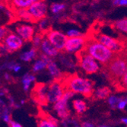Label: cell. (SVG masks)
Masks as SVG:
<instances>
[{"label": "cell", "mask_w": 127, "mask_h": 127, "mask_svg": "<svg viewBox=\"0 0 127 127\" xmlns=\"http://www.w3.org/2000/svg\"><path fill=\"white\" fill-rule=\"evenodd\" d=\"M103 72L114 86L127 72V51L126 49L117 53H114L111 60L103 65Z\"/></svg>", "instance_id": "6da1fadb"}, {"label": "cell", "mask_w": 127, "mask_h": 127, "mask_svg": "<svg viewBox=\"0 0 127 127\" xmlns=\"http://www.w3.org/2000/svg\"><path fill=\"white\" fill-rule=\"evenodd\" d=\"M62 79L65 91H72L74 93L82 94L87 98L92 97L94 95L95 82L89 79L79 77L76 73H63Z\"/></svg>", "instance_id": "7a4b0ae2"}, {"label": "cell", "mask_w": 127, "mask_h": 127, "mask_svg": "<svg viewBox=\"0 0 127 127\" xmlns=\"http://www.w3.org/2000/svg\"><path fill=\"white\" fill-rule=\"evenodd\" d=\"M85 37L86 42L82 48L103 65L107 63L113 56V52L89 34L87 33Z\"/></svg>", "instance_id": "3957f363"}, {"label": "cell", "mask_w": 127, "mask_h": 127, "mask_svg": "<svg viewBox=\"0 0 127 127\" xmlns=\"http://www.w3.org/2000/svg\"><path fill=\"white\" fill-rule=\"evenodd\" d=\"M87 33L92 36L95 39L98 40L102 44L106 46L107 48H109L114 53H120L123 51L127 47L126 42L112 38L110 36L106 35L104 33H102L99 31H97L96 29L88 31Z\"/></svg>", "instance_id": "277c9868"}, {"label": "cell", "mask_w": 127, "mask_h": 127, "mask_svg": "<svg viewBox=\"0 0 127 127\" xmlns=\"http://www.w3.org/2000/svg\"><path fill=\"white\" fill-rule=\"evenodd\" d=\"M77 65L80 66L87 74H94L99 71V66L95 61L94 57L85 49L82 48L76 52Z\"/></svg>", "instance_id": "5b68a950"}, {"label": "cell", "mask_w": 127, "mask_h": 127, "mask_svg": "<svg viewBox=\"0 0 127 127\" xmlns=\"http://www.w3.org/2000/svg\"><path fill=\"white\" fill-rule=\"evenodd\" d=\"M65 92V88L63 85L62 75L60 78H54L47 85V96L49 103H56L60 100Z\"/></svg>", "instance_id": "8992f818"}, {"label": "cell", "mask_w": 127, "mask_h": 127, "mask_svg": "<svg viewBox=\"0 0 127 127\" xmlns=\"http://www.w3.org/2000/svg\"><path fill=\"white\" fill-rule=\"evenodd\" d=\"M22 38L12 32H10L7 36L1 40V47L6 51L12 53L21 49L23 46Z\"/></svg>", "instance_id": "52a82bcc"}, {"label": "cell", "mask_w": 127, "mask_h": 127, "mask_svg": "<svg viewBox=\"0 0 127 127\" xmlns=\"http://www.w3.org/2000/svg\"><path fill=\"white\" fill-rule=\"evenodd\" d=\"M43 31L45 33L46 37L48 38V40L57 49L60 51L65 50V43L68 40V36H65V34L60 31H53L52 29H46Z\"/></svg>", "instance_id": "ba28073f"}, {"label": "cell", "mask_w": 127, "mask_h": 127, "mask_svg": "<svg viewBox=\"0 0 127 127\" xmlns=\"http://www.w3.org/2000/svg\"><path fill=\"white\" fill-rule=\"evenodd\" d=\"M28 9L33 17L34 23H37L47 17V5L46 4L45 0H37Z\"/></svg>", "instance_id": "9c48e42d"}, {"label": "cell", "mask_w": 127, "mask_h": 127, "mask_svg": "<svg viewBox=\"0 0 127 127\" xmlns=\"http://www.w3.org/2000/svg\"><path fill=\"white\" fill-rule=\"evenodd\" d=\"M47 86L44 83H37L34 85L31 97L33 100L34 102H36L39 105L46 106L49 103L47 96Z\"/></svg>", "instance_id": "30bf717a"}, {"label": "cell", "mask_w": 127, "mask_h": 127, "mask_svg": "<svg viewBox=\"0 0 127 127\" xmlns=\"http://www.w3.org/2000/svg\"><path fill=\"white\" fill-rule=\"evenodd\" d=\"M86 42L85 35L82 37H69L67 40L65 47V51L67 53H74L78 52L82 49Z\"/></svg>", "instance_id": "8fae6325"}, {"label": "cell", "mask_w": 127, "mask_h": 127, "mask_svg": "<svg viewBox=\"0 0 127 127\" xmlns=\"http://www.w3.org/2000/svg\"><path fill=\"white\" fill-rule=\"evenodd\" d=\"M37 122L38 127H57L58 125V120L42 110H39Z\"/></svg>", "instance_id": "7c38bea8"}, {"label": "cell", "mask_w": 127, "mask_h": 127, "mask_svg": "<svg viewBox=\"0 0 127 127\" xmlns=\"http://www.w3.org/2000/svg\"><path fill=\"white\" fill-rule=\"evenodd\" d=\"M37 0H7L4 4H1L2 8L5 7L8 11H12L18 8H28Z\"/></svg>", "instance_id": "4fadbf2b"}, {"label": "cell", "mask_w": 127, "mask_h": 127, "mask_svg": "<svg viewBox=\"0 0 127 127\" xmlns=\"http://www.w3.org/2000/svg\"><path fill=\"white\" fill-rule=\"evenodd\" d=\"M16 32L18 35L26 42L31 41L33 39L34 28L31 25H18L15 28Z\"/></svg>", "instance_id": "5bb4252c"}, {"label": "cell", "mask_w": 127, "mask_h": 127, "mask_svg": "<svg viewBox=\"0 0 127 127\" xmlns=\"http://www.w3.org/2000/svg\"><path fill=\"white\" fill-rule=\"evenodd\" d=\"M41 50L42 51L49 56H56L58 54L59 50L48 40L47 37H45L41 43Z\"/></svg>", "instance_id": "9a60e30c"}, {"label": "cell", "mask_w": 127, "mask_h": 127, "mask_svg": "<svg viewBox=\"0 0 127 127\" xmlns=\"http://www.w3.org/2000/svg\"><path fill=\"white\" fill-rule=\"evenodd\" d=\"M110 94H111V90L110 89V88L105 86V87H101L97 88L94 93L93 97H95V99L97 100L106 99L110 95Z\"/></svg>", "instance_id": "2e32d148"}, {"label": "cell", "mask_w": 127, "mask_h": 127, "mask_svg": "<svg viewBox=\"0 0 127 127\" xmlns=\"http://www.w3.org/2000/svg\"><path fill=\"white\" fill-rule=\"evenodd\" d=\"M110 26L112 27V28L120 32L127 33V18L114 21Z\"/></svg>", "instance_id": "e0dca14e"}, {"label": "cell", "mask_w": 127, "mask_h": 127, "mask_svg": "<svg viewBox=\"0 0 127 127\" xmlns=\"http://www.w3.org/2000/svg\"><path fill=\"white\" fill-rule=\"evenodd\" d=\"M72 103H73V107H74L75 110L79 114L83 113L84 112H85L87 110L86 103L82 100H73Z\"/></svg>", "instance_id": "ac0fdd59"}, {"label": "cell", "mask_w": 127, "mask_h": 127, "mask_svg": "<svg viewBox=\"0 0 127 127\" xmlns=\"http://www.w3.org/2000/svg\"><path fill=\"white\" fill-rule=\"evenodd\" d=\"M47 68H48V70H49L50 73L54 77V78H60L63 75V73H61V72L60 71V69L57 68L56 63H54L53 62H50L48 63Z\"/></svg>", "instance_id": "d6986e66"}, {"label": "cell", "mask_w": 127, "mask_h": 127, "mask_svg": "<svg viewBox=\"0 0 127 127\" xmlns=\"http://www.w3.org/2000/svg\"><path fill=\"white\" fill-rule=\"evenodd\" d=\"M113 87H115L117 91H127V72L123 76V78L119 81Z\"/></svg>", "instance_id": "ffe728a7"}, {"label": "cell", "mask_w": 127, "mask_h": 127, "mask_svg": "<svg viewBox=\"0 0 127 127\" xmlns=\"http://www.w3.org/2000/svg\"><path fill=\"white\" fill-rule=\"evenodd\" d=\"M36 50H37L36 48H33L29 52H26L25 53H23L21 56V60H22L23 61H25V62H28V61H31L32 59L35 58Z\"/></svg>", "instance_id": "44dd1931"}, {"label": "cell", "mask_w": 127, "mask_h": 127, "mask_svg": "<svg viewBox=\"0 0 127 127\" xmlns=\"http://www.w3.org/2000/svg\"><path fill=\"white\" fill-rule=\"evenodd\" d=\"M46 37L45 35V33L43 31H42L40 33H38L37 34H36L35 37H33V45L35 47H37L40 46V44H41L42 43V40L43 39Z\"/></svg>", "instance_id": "7402d4cb"}, {"label": "cell", "mask_w": 127, "mask_h": 127, "mask_svg": "<svg viewBox=\"0 0 127 127\" xmlns=\"http://www.w3.org/2000/svg\"><path fill=\"white\" fill-rule=\"evenodd\" d=\"M36 78L33 75H25L22 79V82H23V85H24V89L25 91H28L30 86V84L31 82L34 81Z\"/></svg>", "instance_id": "603a6c76"}, {"label": "cell", "mask_w": 127, "mask_h": 127, "mask_svg": "<svg viewBox=\"0 0 127 127\" xmlns=\"http://www.w3.org/2000/svg\"><path fill=\"white\" fill-rule=\"evenodd\" d=\"M47 65H48L47 62L41 60L37 61L35 64L33 65V72H37V71H40V70H41V69L44 68L46 66H47Z\"/></svg>", "instance_id": "cb8c5ba5"}, {"label": "cell", "mask_w": 127, "mask_h": 127, "mask_svg": "<svg viewBox=\"0 0 127 127\" xmlns=\"http://www.w3.org/2000/svg\"><path fill=\"white\" fill-rule=\"evenodd\" d=\"M57 113H58V116L63 119V120H65L67 118H68V117L70 116V110H68V108H65V109H63V110H60L59 111H57Z\"/></svg>", "instance_id": "d4e9b609"}, {"label": "cell", "mask_w": 127, "mask_h": 127, "mask_svg": "<svg viewBox=\"0 0 127 127\" xmlns=\"http://www.w3.org/2000/svg\"><path fill=\"white\" fill-rule=\"evenodd\" d=\"M50 8H51V11H53V13H58L59 11H60L65 8V5L55 3L51 5Z\"/></svg>", "instance_id": "484cf974"}, {"label": "cell", "mask_w": 127, "mask_h": 127, "mask_svg": "<svg viewBox=\"0 0 127 127\" xmlns=\"http://www.w3.org/2000/svg\"><path fill=\"white\" fill-rule=\"evenodd\" d=\"M67 36L68 37H82V36H84V35L80 31H78L70 30L69 31H68Z\"/></svg>", "instance_id": "4316f807"}, {"label": "cell", "mask_w": 127, "mask_h": 127, "mask_svg": "<svg viewBox=\"0 0 127 127\" xmlns=\"http://www.w3.org/2000/svg\"><path fill=\"white\" fill-rule=\"evenodd\" d=\"M120 100V99L117 98V97L112 96V97H109L108 102H109V103L110 104V106H111L113 108H114V107H115V105H116L117 103H119Z\"/></svg>", "instance_id": "83f0119b"}, {"label": "cell", "mask_w": 127, "mask_h": 127, "mask_svg": "<svg viewBox=\"0 0 127 127\" xmlns=\"http://www.w3.org/2000/svg\"><path fill=\"white\" fill-rule=\"evenodd\" d=\"M10 32L11 31L7 28H5V26H2L1 27V32H0V37H1V40L3 39L5 36H7Z\"/></svg>", "instance_id": "f1b7e54d"}, {"label": "cell", "mask_w": 127, "mask_h": 127, "mask_svg": "<svg viewBox=\"0 0 127 127\" xmlns=\"http://www.w3.org/2000/svg\"><path fill=\"white\" fill-rule=\"evenodd\" d=\"M126 100H120V102L118 103V104H117V107L120 109V110H123L126 105Z\"/></svg>", "instance_id": "f546056e"}, {"label": "cell", "mask_w": 127, "mask_h": 127, "mask_svg": "<svg viewBox=\"0 0 127 127\" xmlns=\"http://www.w3.org/2000/svg\"><path fill=\"white\" fill-rule=\"evenodd\" d=\"M8 124L9 127H22V126L21 124H19V123L13 121V120H11L9 121V123Z\"/></svg>", "instance_id": "4dcf8cb0"}, {"label": "cell", "mask_w": 127, "mask_h": 127, "mask_svg": "<svg viewBox=\"0 0 127 127\" xmlns=\"http://www.w3.org/2000/svg\"><path fill=\"white\" fill-rule=\"evenodd\" d=\"M82 127H94V125L88 122H85L82 123Z\"/></svg>", "instance_id": "1f68e13d"}, {"label": "cell", "mask_w": 127, "mask_h": 127, "mask_svg": "<svg viewBox=\"0 0 127 127\" xmlns=\"http://www.w3.org/2000/svg\"><path fill=\"white\" fill-rule=\"evenodd\" d=\"M127 5V0H119L118 5Z\"/></svg>", "instance_id": "d6a6232c"}, {"label": "cell", "mask_w": 127, "mask_h": 127, "mask_svg": "<svg viewBox=\"0 0 127 127\" xmlns=\"http://www.w3.org/2000/svg\"><path fill=\"white\" fill-rule=\"evenodd\" d=\"M20 68H21L20 65H18L15 64V66H14V68H13V70H14L15 72H18V71L20 70Z\"/></svg>", "instance_id": "836d02e7"}, {"label": "cell", "mask_w": 127, "mask_h": 127, "mask_svg": "<svg viewBox=\"0 0 127 127\" xmlns=\"http://www.w3.org/2000/svg\"><path fill=\"white\" fill-rule=\"evenodd\" d=\"M121 120H122V122H123V123H125V124L127 125V118H123Z\"/></svg>", "instance_id": "e575fe53"}, {"label": "cell", "mask_w": 127, "mask_h": 127, "mask_svg": "<svg viewBox=\"0 0 127 127\" xmlns=\"http://www.w3.org/2000/svg\"><path fill=\"white\" fill-rule=\"evenodd\" d=\"M7 0H1V4H4Z\"/></svg>", "instance_id": "d590c367"}, {"label": "cell", "mask_w": 127, "mask_h": 127, "mask_svg": "<svg viewBox=\"0 0 127 127\" xmlns=\"http://www.w3.org/2000/svg\"><path fill=\"white\" fill-rule=\"evenodd\" d=\"M99 127H109V126H104V125H103V126H99Z\"/></svg>", "instance_id": "8d00e7d4"}, {"label": "cell", "mask_w": 127, "mask_h": 127, "mask_svg": "<svg viewBox=\"0 0 127 127\" xmlns=\"http://www.w3.org/2000/svg\"><path fill=\"white\" fill-rule=\"evenodd\" d=\"M125 100H126V103H127V98H126V99Z\"/></svg>", "instance_id": "74e56055"}, {"label": "cell", "mask_w": 127, "mask_h": 127, "mask_svg": "<svg viewBox=\"0 0 127 127\" xmlns=\"http://www.w3.org/2000/svg\"><path fill=\"white\" fill-rule=\"evenodd\" d=\"M126 50L127 51V47H126Z\"/></svg>", "instance_id": "f35d334b"}]
</instances>
